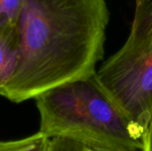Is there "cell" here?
I'll list each match as a JSON object with an SVG mask.
<instances>
[{"label":"cell","instance_id":"obj_1","mask_svg":"<svg viewBox=\"0 0 152 151\" xmlns=\"http://www.w3.org/2000/svg\"><path fill=\"white\" fill-rule=\"evenodd\" d=\"M110 12L105 0H23L18 63L0 95L20 103L96 73Z\"/></svg>","mask_w":152,"mask_h":151},{"label":"cell","instance_id":"obj_2","mask_svg":"<svg viewBox=\"0 0 152 151\" xmlns=\"http://www.w3.org/2000/svg\"><path fill=\"white\" fill-rule=\"evenodd\" d=\"M39 131L90 149L142 151L144 134L94 76L50 89L35 98Z\"/></svg>","mask_w":152,"mask_h":151},{"label":"cell","instance_id":"obj_3","mask_svg":"<svg viewBox=\"0 0 152 151\" xmlns=\"http://www.w3.org/2000/svg\"><path fill=\"white\" fill-rule=\"evenodd\" d=\"M130 34L96 71L108 94L145 135L152 119V0H135Z\"/></svg>","mask_w":152,"mask_h":151},{"label":"cell","instance_id":"obj_4","mask_svg":"<svg viewBox=\"0 0 152 151\" xmlns=\"http://www.w3.org/2000/svg\"><path fill=\"white\" fill-rule=\"evenodd\" d=\"M18 63L15 31L0 36V90L12 78Z\"/></svg>","mask_w":152,"mask_h":151},{"label":"cell","instance_id":"obj_5","mask_svg":"<svg viewBox=\"0 0 152 151\" xmlns=\"http://www.w3.org/2000/svg\"><path fill=\"white\" fill-rule=\"evenodd\" d=\"M52 139L40 132L28 137L0 142V151H49Z\"/></svg>","mask_w":152,"mask_h":151},{"label":"cell","instance_id":"obj_6","mask_svg":"<svg viewBox=\"0 0 152 151\" xmlns=\"http://www.w3.org/2000/svg\"><path fill=\"white\" fill-rule=\"evenodd\" d=\"M22 3L23 0H0V36L15 31Z\"/></svg>","mask_w":152,"mask_h":151},{"label":"cell","instance_id":"obj_7","mask_svg":"<svg viewBox=\"0 0 152 151\" xmlns=\"http://www.w3.org/2000/svg\"><path fill=\"white\" fill-rule=\"evenodd\" d=\"M49 151H88V147L65 138H52Z\"/></svg>","mask_w":152,"mask_h":151},{"label":"cell","instance_id":"obj_8","mask_svg":"<svg viewBox=\"0 0 152 151\" xmlns=\"http://www.w3.org/2000/svg\"><path fill=\"white\" fill-rule=\"evenodd\" d=\"M142 151H152V119L144 135V146Z\"/></svg>","mask_w":152,"mask_h":151},{"label":"cell","instance_id":"obj_9","mask_svg":"<svg viewBox=\"0 0 152 151\" xmlns=\"http://www.w3.org/2000/svg\"><path fill=\"white\" fill-rule=\"evenodd\" d=\"M88 151H109V150H98V149H90V148H88Z\"/></svg>","mask_w":152,"mask_h":151}]
</instances>
